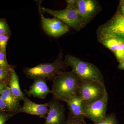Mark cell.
<instances>
[{
	"instance_id": "6da1fadb",
	"label": "cell",
	"mask_w": 124,
	"mask_h": 124,
	"mask_svg": "<svg viewBox=\"0 0 124 124\" xmlns=\"http://www.w3.org/2000/svg\"><path fill=\"white\" fill-rule=\"evenodd\" d=\"M53 81L51 90L54 99L66 102L71 97L77 94L80 81L73 70L62 72Z\"/></svg>"
},
{
	"instance_id": "7a4b0ae2",
	"label": "cell",
	"mask_w": 124,
	"mask_h": 124,
	"mask_svg": "<svg viewBox=\"0 0 124 124\" xmlns=\"http://www.w3.org/2000/svg\"><path fill=\"white\" fill-rule=\"evenodd\" d=\"M64 61L68 67L71 68L80 82L87 83L97 81L104 84L102 74L94 64L69 54L66 56Z\"/></svg>"
},
{
	"instance_id": "3957f363",
	"label": "cell",
	"mask_w": 124,
	"mask_h": 124,
	"mask_svg": "<svg viewBox=\"0 0 124 124\" xmlns=\"http://www.w3.org/2000/svg\"><path fill=\"white\" fill-rule=\"evenodd\" d=\"M63 56L61 50L53 62L41 63L33 67L25 68L23 71L27 77L31 79L40 78L46 80H53L58 74L64 71L68 67L63 59Z\"/></svg>"
},
{
	"instance_id": "277c9868",
	"label": "cell",
	"mask_w": 124,
	"mask_h": 124,
	"mask_svg": "<svg viewBox=\"0 0 124 124\" xmlns=\"http://www.w3.org/2000/svg\"><path fill=\"white\" fill-rule=\"evenodd\" d=\"M75 1L67 0L66 8L60 10H54L43 7L40 5V4H39L38 8L42 13H47L53 16L70 27L79 31L86 25L77 9Z\"/></svg>"
},
{
	"instance_id": "5b68a950",
	"label": "cell",
	"mask_w": 124,
	"mask_h": 124,
	"mask_svg": "<svg viewBox=\"0 0 124 124\" xmlns=\"http://www.w3.org/2000/svg\"><path fill=\"white\" fill-rule=\"evenodd\" d=\"M107 93L104 83L80 82L77 94L82 99L84 106L101 99Z\"/></svg>"
},
{
	"instance_id": "8992f818",
	"label": "cell",
	"mask_w": 124,
	"mask_h": 124,
	"mask_svg": "<svg viewBox=\"0 0 124 124\" xmlns=\"http://www.w3.org/2000/svg\"><path fill=\"white\" fill-rule=\"evenodd\" d=\"M98 40L112 37L124 39V16L116 14L107 23L100 26L97 31Z\"/></svg>"
},
{
	"instance_id": "52a82bcc",
	"label": "cell",
	"mask_w": 124,
	"mask_h": 124,
	"mask_svg": "<svg viewBox=\"0 0 124 124\" xmlns=\"http://www.w3.org/2000/svg\"><path fill=\"white\" fill-rule=\"evenodd\" d=\"M108 95L106 93L104 97L99 100L83 107V113L87 117L95 123L101 121L106 116L108 103Z\"/></svg>"
},
{
	"instance_id": "ba28073f",
	"label": "cell",
	"mask_w": 124,
	"mask_h": 124,
	"mask_svg": "<svg viewBox=\"0 0 124 124\" xmlns=\"http://www.w3.org/2000/svg\"><path fill=\"white\" fill-rule=\"evenodd\" d=\"M41 19V26L46 34L52 37L57 38L69 31L70 27L57 18H46L39 9Z\"/></svg>"
},
{
	"instance_id": "9c48e42d",
	"label": "cell",
	"mask_w": 124,
	"mask_h": 124,
	"mask_svg": "<svg viewBox=\"0 0 124 124\" xmlns=\"http://www.w3.org/2000/svg\"><path fill=\"white\" fill-rule=\"evenodd\" d=\"M75 5L86 25L101 10L99 2L95 0H76Z\"/></svg>"
},
{
	"instance_id": "30bf717a",
	"label": "cell",
	"mask_w": 124,
	"mask_h": 124,
	"mask_svg": "<svg viewBox=\"0 0 124 124\" xmlns=\"http://www.w3.org/2000/svg\"><path fill=\"white\" fill-rule=\"evenodd\" d=\"M49 112L44 124H64L65 108L59 100L54 99L48 102Z\"/></svg>"
},
{
	"instance_id": "8fae6325",
	"label": "cell",
	"mask_w": 124,
	"mask_h": 124,
	"mask_svg": "<svg viewBox=\"0 0 124 124\" xmlns=\"http://www.w3.org/2000/svg\"><path fill=\"white\" fill-rule=\"evenodd\" d=\"M23 105L17 111L16 113H25L46 118L49 112L48 102L43 104L35 103L25 97Z\"/></svg>"
},
{
	"instance_id": "7c38bea8",
	"label": "cell",
	"mask_w": 124,
	"mask_h": 124,
	"mask_svg": "<svg viewBox=\"0 0 124 124\" xmlns=\"http://www.w3.org/2000/svg\"><path fill=\"white\" fill-rule=\"evenodd\" d=\"M34 80L33 84L29 87V91H27L28 96L32 95L34 97L44 99L49 93H52V90L49 89L46 84V80L40 78Z\"/></svg>"
},
{
	"instance_id": "4fadbf2b",
	"label": "cell",
	"mask_w": 124,
	"mask_h": 124,
	"mask_svg": "<svg viewBox=\"0 0 124 124\" xmlns=\"http://www.w3.org/2000/svg\"><path fill=\"white\" fill-rule=\"evenodd\" d=\"M66 103L70 111V116L79 119H84L83 110L84 104L79 95L76 94L72 96Z\"/></svg>"
},
{
	"instance_id": "5bb4252c",
	"label": "cell",
	"mask_w": 124,
	"mask_h": 124,
	"mask_svg": "<svg viewBox=\"0 0 124 124\" xmlns=\"http://www.w3.org/2000/svg\"><path fill=\"white\" fill-rule=\"evenodd\" d=\"M0 97L5 103L8 110L15 112L17 114V111L21 107L19 103L20 100L14 96L8 86L5 89Z\"/></svg>"
},
{
	"instance_id": "9a60e30c",
	"label": "cell",
	"mask_w": 124,
	"mask_h": 124,
	"mask_svg": "<svg viewBox=\"0 0 124 124\" xmlns=\"http://www.w3.org/2000/svg\"><path fill=\"white\" fill-rule=\"evenodd\" d=\"M9 85V88L14 96L19 100L23 101L25 97L21 91L19 85L18 77L14 68L11 71Z\"/></svg>"
},
{
	"instance_id": "2e32d148",
	"label": "cell",
	"mask_w": 124,
	"mask_h": 124,
	"mask_svg": "<svg viewBox=\"0 0 124 124\" xmlns=\"http://www.w3.org/2000/svg\"><path fill=\"white\" fill-rule=\"evenodd\" d=\"M98 41L102 45L114 52L120 45L124 42V39L112 37L103 38Z\"/></svg>"
},
{
	"instance_id": "e0dca14e",
	"label": "cell",
	"mask_w": 124,
	"mask_h": 124,
	"mask_svg": "<svg viewBox=\"0 0 124 124\" xmlns=\"http://www.w3.org/2000/svg\"><path fill=\"white\" fill-rule=\"evenodd\" d=\"M12 69H7L0 67V83L7 82L8 80L10 79Z\"/></svg>"
},
{
	"instance_id": "ac0fdd59",
	"label": "cell",
	"mask_w": 124,
	"mask_h": 124,
	"mask_svg": "<svg viewBox=\"0 0 124 124\" xmlns=\"http://www.w3.org/2000/svg\"><path fill=\"white\" fill-rule=\"evenodd\" d=\"M10 35L6 34L0 35V50L6 53V48Z\"/></svg>"
},
{
	"instance_id": "d6986e66",
	"label": "cell",
	"mask_w": 124,
	"mask_h": 124,
	"mask_svg": "<svg viewBox=\"0 0 124 124\" xmlns=\"http://www.w3.org/2000/svg\"><path fill=\"white\" fill-rule=\"evenodd\" d=\"M93 124H117V121L113 114L107 116L103 120Z\"/></svg>"
},
{
	"instance_id": "ffe728a7",
	"label": "cell",
	"mask_w": 124,
	"mask_h": 124,
	"mask_svg": "<svg viewBox=\"0 0 124 124\" xmlns=\"http://www.w3.org/2000/svg\"><path fill=\"white\" fill-rule=\"evenodd\" d=\"M0 67L5 69H12L11 66L8 63L6 59V53L0 50Z\"/></svg>"
},
{
	"instance_id": "44dd1931",
	"label": "cell",
	"mask_w": 124,
	"mask_h": 124,
	"mask_svg": "<svg viewBox=\"0 0 124 124\" xmlns=\"http://www.w3.org/2000/svg\"><path fill=\"white\" fill-rule=\"evenodd\" d=\"M1 34L10 35L8 26L5 20L3 19H0V35Z\"/></svg>"
},
{
	"instance_id": "7402d4cb",
	"label": "cell",
	"mask_w": 124,
	"mask_h": 124,
	"mask_svg": "<svg viewBox=\"0 0 124 124\" xmlns=\"http://www.w3.org/2000/svg\"><path fill=\"white\" fill-rule=\"evenodd\" d=\"M116 58L120 62L123 60L124 55V42L120 45L117 49L114 52Z\"/></svg>"
},
{
	"instance_id": "603a6c76",
	"label": "cell",
	"mask_w": 124,
	"mask_h": 124,
	"mask_svg": "<svg viewBox=\"0 0 124 124\" xmlns=\"http://www.w3.org/2000/svg\"><path fill=\"white\" fill-rule=\"evenodd\" d=\"M64 124H87L84 119H79L72 117L69 115Z\"/></svg>"
},
{
	"instance_id": "cb8c5ba5",
	"label": "cell",
	"mask_w": 124,
	"mask_h": 124,
	"mask_svg": "<svg viewBox=\"0 0 124 124\" xmlns=\"http://www.w3.org/2000/svg\"><path fill=\"white\" fill-rule=\"evenodd\" d=\"M16 113L6 114L2 113L0 114V124H5L8 120Z\"/></svg>"
},
{
	"instance_id": "d4e9b609",
	"label": "cell",
	"mask_w": 124,
	"mask_h": 124,
	"mask_svg": "<svg viewBox=\"0 0 124 124\" xmlns=\"http://www.w3.org/2000/svg\"><path fill=\"white\" fill-rule=\"evenodd\" d=\"M8 110L7 106L5 102L0 97V112H3Z\"/></svg>"
},
{
	"instance_id": "484cf974",
	"label": "cell",
	"mask_w": 124,
	"mask_h": 124,
	"mask_svg": "<svg viewBox=\"0 0 124 124\" xmlns=\"http://www.w3.org/2000/svg\"><path fill=\"white\" fill-rule=\"evenodd\" d=\"M7 83L6 82H4L0 83V95L2 93L5 89L7 87Z\"/></svg>"
},
{
	"instance_id": "4316f807",
	"label": "cell",
	"mask_w": 124,
	"mask_h": 124,
	"mask_svg": "<svg viewBox=\"0 0 124 124\" xmlns=\"http://www.w3.org/2000/svg\"><path fill=\"white\" fill-rule=\"evenodd\" d=\"M119 13L124 16V0L121 1Z\"/></svg>"
},
{
	"instance_id": "83f0119b",
	"label": "cell",
	"mask_w": 124,
	"mask_h": 124,
	"mask_svg": "<svg viewBox=\"0 0 124 124\" xmlns=\"http://www.w3.org/2000/svg\"><path fill=\"white\" fill-rule=\"evenodd\" d=\"M118 68L121 70H124V60L120 62Z\"/></svg>"
},
{
	"instance_id": "f1b7e54d",
	"label": "cell",
	"mask_w": 124,
	"mask_h": 124,
	"mask_svg": "<svg viewBox=\"0 0 124 124\" xmlns=\"http://www.w3.org/2000/svg\"><path fill=\"white\" fill-rule=\"evenodd\" d=\"M124 60V57H123V60Z\"/></svg>"
}]
</instances>
